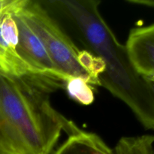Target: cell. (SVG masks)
Masks as SVG:
<instances>
[{
	"label": "cell",
	"instance_id": "1",
	"mask_svg": "<svg viewBox=\"0 0 154 154\" xmlns=\"http://www.w3.org/2000/svg\"><path fill=\"white\" fill-rule=\"evenodd\" d=\"M50 12L63 18L87 51L105 63L100 85L126 104L145 129L154 130V94L150 81L135 69L125 45L99 11L100 1H42Z\"/></svg>",
	"mask_w": 154,
	"mask_h": 154
},
{
	"label": "cell",
	"instance_id": "2",
	"mask_svg": "<svg viewBox=\"0 0 154 154\" xmlns=\"http://www.w3.org/2000/svg\"><path fill=\"white\" fill-rule=\"evenodd\" d=\"M65 82L48 76L0 74V154H51L63 131L79 129L51 105Z\"/></svg>",
	"mask_w": 154,
	"mask_h": 154
},
{
	"label": "cell",
	"instance_id": "3",
	"mask_svg": "<svg viewBox=\"0 0 154 154\" xmlns=\"http://www.w3.org/2000/svg\"><path fill=\"white\" fill-rule=\"evenodd\" d=\"M26 21L41 39L59 71L67 77L94 81L78 62L80 50L40 1L13 0L11 7Z\"/></svg>",
	"mask_w": 154,
	"mask_h": 154
},
{
	"label": "cell",
	"instance_id": "4",
	"mask_svg": "<svg viewBox=\"0 0 154 154\" xmlns=\"http://www.w3.org/2000/svg\"><path fill=\"white\" fill-rule=\"evenodd\" d=\"M10 5L0 17V74L14 78L48 76L32 69L20 56L18 29Z\"/></svg>",
	"mask_w": 154,
	"mask_h": 154
},
{
	"label": "cell",
	"instance_id": "5",
	"mask_svg": "<svg viewBox=\"0 0 154 154\" xmlns=\"http://www.w3.org/2000/svg\"><path fill=\"white\" fill-rule=\"evenodd\" d=\"M11 4L10 11L14 17L18 29L17 51L20 56L29 66L39 73L66 82L69 77L64 75L57 69L41 39L22 17L11 10Z\"/></svg>",
	"mask_w": 154,
	"mask_h": 154
},
{
	"label": "cell",
	"instance_id": "6",
	"mask_svg": "<svg viewBox=\"0 0 154 154\" xmlns=\"http://www.w3.org/2000/svg\"><path fill=\"white\" fill-rule=\"evenodd\" d=\"M135 70L144 78L154 75V23L131 29L125 45Z\"/></svg>",
	"mask_w": 154,
	"mask_h": 154
},
{
	"label": "cell",
	"instance_id": "7",
	"mask_svg": "<svg viewBox=\"0 0 154 154\" xmlns=\"http://www.w3.org/2000/svg\"><path fill=\"white\" fill-rule=\"evenodd\" d=\"M51 154H115L102 138L93 132L78 129Z\"/></svg>",
	"mask_w": 154,
	"mask_h": 154
},
{
	"label": "cell",
	"instance_id": "8",
	"mask_svg": "<svg viewBox=\"0 0 154 154\" xmlns=\"http://www.w3.org/2000/svg\"><path fill=\"white\" fill-rule=\"evenodd\" d=\"M114 150L115 154H154V135L123 137Z\"/></svg>",
	"mask_w": 154,
	"mask_h": 154
},
{
	"label": "cell",
	"instance_id": "9",
	"mask_svg": "<svg viewBox=\"0 0 154 154\" xmlns=\"http://www.w3.org/2000/svg\"><path fill=\"white\" fill-rule=\"evenodd\" d=\"M69 96L84 105H91L95 100L93 86L79 77H69L65 82V87Z\"/></svg>",
	"mask_w": 154,
	"mask_h": 154
},
{
	"label": "cell",
	"instance_id": "10",
	"mask_svg": "<svg viewBox=\"0 0 154 154\" xmlns=\"http://www.w3.org/2000/svg\"><path fill=\"white\" fill-rule=\"evenodd\" d=\"M129 2L133 3V4L143 5L148 6V7L154 8V1L151 0H129Z\"/></svg>",
	"mask_w": 154,
	"mask_h": 154
},
{
	"label": "cell",
	"instance_id": "11",
	"mask_svg": "<svg viewBox=\"0 0 154 154\" xmlns=\"http://www.w3.org/2000/svg\"><path fill=\"white\" fill-rule=\"evenodd\" d=\"M11 0H0V17L9 7Z\"/></svg>",
	"mask_w": 154,
	"mask_h": 154
},
{
	"label": "cell",
	"instance_id": "12",
	"mask_svg": "<svg viewBox=\"0 0 154 154\" xmlns=\"http://www.w3.org/2000/svg\"><path fill=\"white\" fill-rule=\"evenodd\" d=\"M148 80V79H147ZM149 81V80H148ZM150 81V87H151V88H152V90H153V94H154V83H153V82H151V81Z\"/></svg>",
	"mask_w": 154,
	"mask_h": 154
},
{
	"label": "cell",
	"instance_id": "13",
	"mask_svg": "<svg viewBox=\"0 0 154 154\" xmlns=\"http://www.w3.org/2000/svg\"><path fill=\"white\" fill-rule=\"evenodd\" d=\"M147 79H148L149 81H151V82L154 83V75H153V76L150 77V78H147Z\"/></svg>",
	"mask_w": 154,
	"mask_h": 154
}]
</instances>
